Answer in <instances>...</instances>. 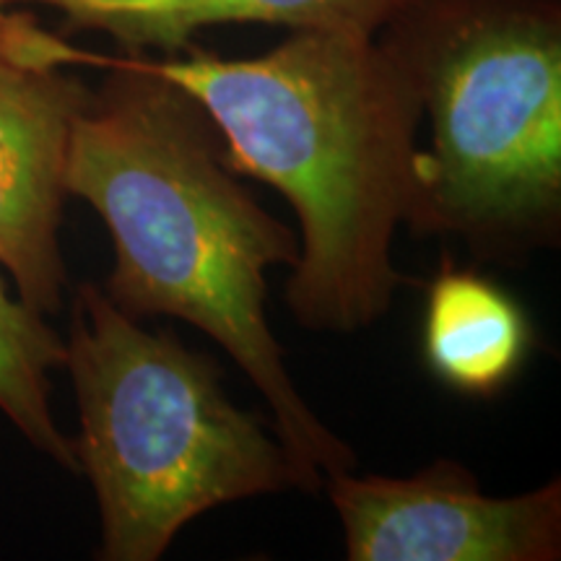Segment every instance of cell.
I'll list each match as a JSON object with an SVG mask.
<instances>
[{
	"instance_id": "cell-1",
	"label": "cell",
	"mask_w": 561,
	"mask_h": 561,
	"mask_svg": "<svg viewBox=\"0 0 561 561\" xmlns=\"http://www.w3.org/2000/svg\"><path fill=\"white\" fill-rule=\"evenodd\" d=\"M112 73L70 128L66 191L107 224V297L130 318L172 314L208 333L248 371L273 432L310 491L351 471L354 453L314 416L286 371L265 318V273L299 257L297 234L252 201L224 161V140L185 89L144 55Z\"/></svg>"
},
{
	"instance_id": "cell-2",
	"label": "cell",
	"mask_w": 561,
	"mask_h": 561,
	"mask_svg": "<svg viewBox=\"0 0 561 561\" xmlns=\"http://www.w3.org/2000/svg\"><path fill=\"white\" fill-rule=\"evenodd\" d=\"M146 62L208 112L234 174L268 182L301 224L286 299L299 325L351 333L403 284L390 257L421 198L416 128L424 104L385 39L291 32L261 58L198 47Z\"/></svg>"
},
{
	"instance_id": "cell-3",
	"label": "cell",
	"mask_w": 561,
	"mask_h": 561,
	"mask_svg": "<svg viewBox=\"0 0 561 561\" xmlns=\"http://www.w3.org/2000/svg\"><path fill=\"white\" fill-rule=\"evenodd\" d=\"M79 398V468L102 512V559L157 561L193 517L278 491H310L263 419L237 409L208 356L149 333L81 284L66 343Z\"/></svg>"
},
{
	"instance_id": "cell-4",
	"label": "cell",
	"mask_w": 561,
	"mask_h": 561,
	"mask_svg": "<svg viewBox=\"0 0 561 561\" xmlns=\"http://www.w3.org/2000/svg\"><path fill=\"white\" fill-rule=\"evenodd\" d=\"M382 32L434 130L413 227L491 255L549 240L561 210L557 0H411Z\"/></svg>"
},
{
	"instance_id": "cell-5",
	"label": "cell",
	"mask_w": 561,
	"mask_h": 561,
	"mask_svg": "<svg viewBox=\"0 0 561 561\" xmlns=\"http://www.w3.org/2000/svg\"><path fill=\"white\" fill-rule=\"evenodd\" d=\"M351 561H551L561 557L559 481L496 500L466 466L437 460L411 479L328 476Z\"/></svg>"
},
{
	"instance_id": "cell-6",
	"label": "cell",
	"mask_w": 561,
	"mask_h": 561,
	"mask_svg": "<svg viewBox=\"0 0 561 561\" xmlns=\"http://www.w3.org/2000/svg\"><path fill=\"white\" fill-rule=\"evenodd\" d=\"M91 91L58 66L0 58V265L21 301L58 312L66 265L58 227L70 128Z\"/></svg>"
},
{
	"instance_id": "cell-7",
	"label": "cell",
	"mask_w": 561,
	"mask_h": 561,
	"mask_svg": "<svg viewBox=\"0 0 561 561\" xmlns=\"http://www.w3.org/2000/svg\"><path fill=\"white\" fill-rule=\"evenodd\" d=\"M50 5L70 30L102 32L130 55H178L208 26L271 24L291 32L377 37L411 0H11Z\"/></svg>"
},
{
	"instance_id": "cell-8",
	"label": "cell",
	"mask_w": 561,
	"mask_h": 561,
	"mask_svg": "<svg viewBox=\"0 0 561 561\" xmlns=\"http://www.w3.org/2000/svg\"><path fill=\"white\" fill-rule=\"evenodd\" d=\"M533 346L523 307L473 271L442 268L430 286L424 356L434 375L462 396L489 398L510 385Z\"/></svg>"
},
{
	"instance_id": "cell-9",
	"label": "cell",
	"mask_w": 561,
	"mask_h": 561,
	"mask_svg": "<svg viewBox=\"0 0 561 561\" xmlns=\"http://www.w3.org/2000/svg\"><path fill=\"white\" fill-rule=\"evenodd\" d=\"M66 367V341L42 312L13 301L0 278V411L42 453L79 471L76 442L58 430L50 409V369Z\"/></svg>"
},
{
	"instance_id": "cell-10",
	"label": "cell",
	"mask_w": 561,
	"mask_h": 561,
	"mask_svg": "<svg viewBox=\"0 0 561 561\" xmlns=\"http://www.w3.org/2000/svg\"><path fill=\"white\" fill-rule=\"evenodd\" d=\"M9 3L11 0H0V58L16 60L21 45H24V39L30 37L34 26L30 19L9 16V11H5V5Z\"/></svg>"
}]
</instances>
